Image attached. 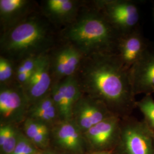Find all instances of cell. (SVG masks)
Wrapping results in <instances>:
<instances>
[{"label":"cell","instance_id":"cell-14","mask_svg":"<svg viewBox=\"0 0 154 154\" xmlns=\"http://www.w3.org/2000/svg\"><path fill=\"white\" fill-rule=\"evenodd\" d=\"M39 9L38 3L32 0H0L1 33L13 28Z\"/></svg>","mask_w":154,"mask_h":154},{"label":"cell","instance_id":"cell-18","mask_svg":"<svg viewBox=\"0 0 154 154\" xmlns=\"http://www.w3.org/2000/svg\"><path fill=\"white\" fill-rule=\"evenodd\" d=\"M16 126L1 123L0 147L3 154H11L16 146L20 132Z\"/></svg>","mask_w":154,"mask_h":154},{"label":"cell","instance_id":"cell-27","mask_svg":"<svg viewBox=\"0 0 154 154\" xmlns=\"http://www.w3.org/2000/svg\"><path fill=\"white\" fill-rule=\"evenodd\" d=\"M34 154H45L44 152H39V151H37L36 153H35Z\"/></svg>","mask_w":154,"mask_h":154},{"label":"cell","instance_id":"cell-2","mask_svg":"<svg viewBox=\"0 0 154 154\" xmlns=\"http://www.w3.org/2000/svg\"><path fill=\"white\" fill-rule=\"evenodd\" d=\"M121 36L93 1H86L76 20L59 31L60 40L85 56L116 53Z\"/></svg>","mask_w":154,"mask_h":154},{"label":"cell","instance_id":"cell-9","mask_svg":"<svg viewBox=\"0 0 154 154\" xmlns=\"http://www.w3.org/2000/svg\"><path fill=\"white\" fill-rule=\"evenodd\" d=\"M135 95L154 94V43L149 42L142 55L129 70Z\"/></svg>","mask_w":154,"mask_h":154},{"label":"cell","instance_id":"cell-22","mask_svg":"<svg viewBox=\"0 0 154 154\" xmlns=\"http://www.w3.org/2000/svg\"><path fill=\"white\" fill-rule=\"evenodd\" d=\"M37 152L35 146L25 134L20 132L16 146L11 154H34Z\"/></svg>","mask_w":154,"mask_h":154},{"label":"cell","instance_id":"cell-23","mask_svg":"<svg viewBox=\"0 0 154 154\" xmlns=\"http://www.w3.org/2000/svg\"><path fill=\"white\" fill-rule=\"evenodd\" d=\"M42 55L29 57L17 63L16 75L23 72H33L38 65Z\"/></svg>","mask_w":154,"mask_h":154},{"label":"cell","instance_id":"cell-28","mask_svg":"<svg viewBox=\"0 0 154 154\" xmlns=\"http://www.w3.org/2000/svg\"><path fill=\"white\" fill-rule=\"evenodd\" d=\"M45 154H51V153H44Z\"/></svg>","mask_w":154,"mask_h":154},{"label":"cell","instance_id":"cell-4","mask_svg":"<svg viewBox=\"0 0 154 154\" xmlns=\"http://www.w3.org/2000/svg\"><path fill=\"white\" fill-rule=\"evenodd\" d=\"M154 131L146 121L122 119L119 142L121 154H154Z\"/></svg>","mask_w":154,"mask_h":154},{"label":"cell","instance_id":"cell-5","mask_svg":"<svg viewBox=\"0 0 154 154\" xmlns=\"http://www.w3.org/2000/svg\"><path fill=\"white\" fill-rule=\"evenodd\" d=\"M94 4L122 35L138 28L139 4L135 0H95Z\"/></svg>","mask_w":154,"mask_h":154},{"label":"cell","instance_id":"cell-6","mask_svg":"<svg viewBox=\"0 0 154 154\" xmlns=\"http://www.w3.org/2000/svg\"><path fill=\"white\" fill-rule=\"evenodd\" d=\"M48 54L53 83L75 76L85 57L72 45L60 39Z\"/></svg>","mask_w":154,"mask_h":154},{"label":"cell","instance_id":"cell-21","mask_svg":"<svg viewBox=\"0 0 154 154\" xmlns=\"http://www.w3.org/2000/svg\"><path fill=\"white\" fill-rule=\"evenodd\" d=\"M24 134L30 140L42 132L51 130V127L41 122L26 118L23 122Z\"/></svg>","mask_w":154,"mask_h":154},{"label":"cell","instance_id":"cell-12","mask_svg":"<svg viewBox=\"0 0 154 154\" xmlns=\"http://www.w3.org/2000/svg\"><path fill=\"white\" fill-rule=\"evenodd\" d=\"M122 119L112 116L83 133L85 140L94 151H105L118 141Z\"/></svg>","mask_w":154,"mask_h":154},{"label":"cell","instance_id":"cell-13","mask_svg":"<svg viewBox=\"0 0 154 154\" xmlns=\"http://www.w3.org/2000/svg\"><path fill=\"white\" fill-rule=\"evenodd\" d=\"M53 84L48 53L42 55L28 83L23 88L30 106L50 93Z\"/></svg>","mask_w":154,"mask_h":154},{"label":"cell","instance_id":"cell-3","mask_svg":"<svg viewBox=\"0 0 154 154\" xmlns=\"http://www.w3.org/2000/svg\"><path fill=\"white\" fill-rule=\"evenodd\" d=\"M59 41V30L41 11L1 33L0 55L15 63L32 56L47 54Z\"/></svg>","mask_w":154,"mask_h":154},{"label":"cell","instance_id":"cell-16","mask_svg":"<svg viewBox=\"0 0 154 154\" xmlns=\"http://www.w3.org/2000/svg\"><path fill=\"white\" fill-rule=\"evenodd\" d=\"M139 26L122 35L118 41L116 54L128 70L138 61L149 45Z\"/></svg>","mask_w":154,"mask_h":154},{"label":"cell","instance_id":"cell-20","mask_svg":"<svg viewBox=\"0 0 154 154\" xmlns=\"http://www.w3.org/2000/svg\"><path fill=\"white\" fill-rule=\"evenodd\" d=\"M136 106L142 112L146 122L154 131V99L152 95H145L142 99L137 102Z\"/></svg>","mask_w":154,"mask_h":154},{"label":"cell","instance_id":"cell-19","mask_svg":"<svg viewBox=\"0 0 154 154\" xmlns=\"http://www.w3.org/2000/svg\"><path fill=\"white\" fill-rule=\"evenodd\" d=\"M16 63L0 55V86L10 85L15 81Z\"/></svg>","mask_w":154,"mask_h":154},{"label":"cell","instance_id":"cell-1","mask_svg":"<svg viewBox=\"0 0 154 154\" xmlns=\"http://www.w3.org/2000/svg\"><path fill=\"white\" fill-rule=\"evenodd\" d=\"M83 94L103 102L124 119L137 107L129 70L116 53L85 56L75 75Z\"/></svg>","mask_w":154,"mask_h":154},{"label":"cell","instance_id":"cell-10","mask_svg":"<svg viewBox=\"0 0 154 154\" xmlns=\"http://www.w3.org/2000/svg\"><path fill=\"white\" fill-rule=\"evenodd\" d=\"M86 1L45 0L39 5L42 14L59 31L74 22Z\"/></svg>","mask_w":154,"mask_h":154},{"label":"cell","instance_id":"cell-25","mask_svg":"<svg viewBox=\"0 0 154 154\" xmlns=\"http://www.w3.org/2000/svg\"><path fill=\"white\" fill-rule=\"evenodd\" d=\"M33 72H23L16 75L15 82L22 88L28 83Z\"/></svg>","mask_w":154,"mask_h":154},{"label":"cell","instance_id":"cell-24","mask_svg":"<svg viewBox=\"0 0 154 154\" xmlns=\"http://www.w3.org/2000/svg\"><path fill=\"white\" fill-rule=\"evenodd\" d=\"M50 135L51 130L42 132L33 138L32 140H30V141L35 146H37L38 147H45L48 144Z\"/></svg>","mask_w":154,"mask_h":154},{"label":"cell","instance_id":"cell-15","mask_svg":"<svg viewBox=\"0 0 154 154\" xmlns=\"http://www.w3.org/2000/svg\"><path fill=\"white\" fill-rule=\"evenodd\" d=\"M51 134L57 146L62 149L72 154L83 152L85 139L72 121L60 122L51 127Z\"/></svg>","mask_w":154,"mask_h":154},{"label":"cell","instance_id":"cell-29","mask_svg":"<svg viewBox=\"0 0 154 154\" xmlns=\"http://www.w3.org/2000/svg\"></svg>","mask_w":154,"mask_h":154},{"label":"cell","instance_id":"cell-7","mask_svg":"<svg viewBox=\"0 0 154 154\" xmlns=\"http://www.w3.org/2000/svg\"><path fill=\"white\" fill-rule=\"evenodd\" d=\"M30 104L23 88L15 81L0 86L1 123L16 125L27 118Z\"/></svg>","mask_w":154,"mask_h":154},{"label":"cell","instance_id":"cell-26","mask_svg":"<svg viewBox=\"0 0 154 154\" xmlns=\"http://www.w3.org/2000/svg\"><path fill=\"white\" fill-rule=\"evenodd\" d=\"M88 154H112V152L110 150L105 151H94L93 152Z\"/></svg>","mask_w":154,"mask_h":154},{"label":"cell","instance_id":"cell-11","mask_svg":"<svg viewBox=\"0 0 154 154\" xmlns=\"http://www.w3.org/2000/svg\"><path fill=\"white\" fill-rule=\"evenodd\" d=\"M50 94L58 110L61 121H72L74 107L82 95L75 75L53 83Z\"/></svg>","mask_w":154,"mask_h":154},{"label":"cell","instance_id":"cell-17","mask_svg":"<svg viewBox=\"0 0 154 154\" xmlns=\"http://www.w3.org/2000/svg\"><path fill=\"white\" fill-rule=\"evenodd\" d=\"M27 118L44 123L51 128L62 121L50 92L29 106Z\"/></svg>","mask_w":154,"mask_h":154},{"label":"cell","instance_id":"cell-8","mask_svg":"<svg viewBox=\"0 0 154 154\" xmlns=\"http://www.w3.org/2000/svg\"><path fill=\"white\" fill-rule=\"evenodd\" d=\"M114 116L101 101L82 94L75 105L72 121L83 132Z\"/></svg>","mask_w":154,"mask_h":154}]
</instances>
